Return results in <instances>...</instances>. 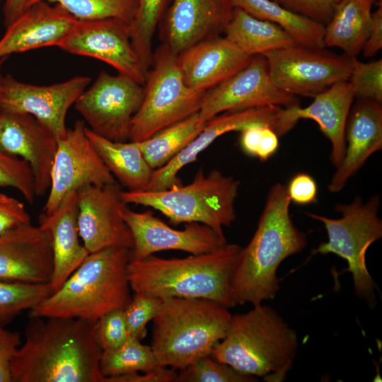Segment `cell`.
<instances>
[{"instance_id":"cell-30","label":"cell","mask_w":382,"mask_h":382,"mask_svg":"<svg viewBox=\"0 0 382 382\" xmlns=\"http://www.w3.org/2000/svg\"><path fill=\"white\" fill-rule=\"evenodd\" d=\"M238 8L257 18L277 24L299 45L325 47V25L292 12L272 0H231Z\"/></svg>"},{"instance_id":"cell-14","label":"cell","mask_w":382,"mask_h":382,"mask_svg":"<svg viewBox=\"0 0 382 382\" xmlns=\"http://www.w3.org/2000/svg\"><path fill=\"white\" fill-rule=\"evenodd\" d=\"M270 105L285 108L300 105L295 96L275 86L265 57L257 54L237 73L206 91L199 116L207 122L224 112Z\"/></svg>"},{"instance_id":"cell-37","label":"cell","mask_w":382,"mask_h":382,"mask_svg":"<svg viewBox=\"0 0 382 382\" xmlns=\"http://www.w3.org/2000/svg\"><path fill=\"white\" fill-rule=\"evenodd\" d=\"M0 187L15 188L29 204L36 197L35 178L29 163L1 149Z\"/></svg>"},{"instance_id":"cell-38","label":"cell","mask_w":382,"mask_h":382,"mask_svg":"<svg viewBox=\"0 0 382 382\" xmlns=\"http://www.w3.org/2000/svg\"><path fill=\"white\" fill-rule=\"evenodd\" d=\"M162 303L161 298L134 292L131 301L124 309L130 337L141 341L146 337V325L159 312Z\"/></svg>"},{"instance_id":"cell-34","label":"cell","mask_w":382,"mask_h":382,"mask_svg":"<svg viewBox=\"0 0 382 382\" xmlns=\"http://www.w3.org/2000/svg\"><path fill=\"white\" fill-rule=\"evenodd\" d=\"M37 1L57 4L80 21L113 18L129 25L138 5V0H33L30 5Z\"/></svg>"},{"instance_id":"cell-44","label":"cell","mask_w":382,"mask_h":382,"mask_svg":"<svg viewBox=\"0 0 382 382\" xmlns=\"http://www.w3.org/2000/svg\"><path fill=\"white\" fill-rule=\"evenodd\" d=\"M21 343V334L0 325V382H12L11 361Z\"/></svg>"},{"instance_id":"cell-41","label":"cell","mask_w":382,"mask_h":382,"mask_svg":"<svg viewBox=\"0 0 382 382\" xmlns=\"http://www.w3.org/2000/svg\"><path fill=\"white\" fill-rule=\"evenodd\" d=\"M285 8L325 25L338 0H272Z\"/></svg>"},{"instance_id":"cell-21","label":"cell","mask_w":382,"mask_h":382,"mask_svg":"<svg viewBox=\"0 0 382 382\" xmlns=\"http://www.w3.org/2000/svg\"><path fill=\"white\" fill-rule=\"evenodd\" d=\"M278 120V111L274 105L227 111L209 120L199 134L180 152L163 166L153 171L145 190L159 191L181 184L178 172L185 166L197 161L198 155L224 134L241 132L253 124L274 127Z\"/></svg>"},{"instance_id":"cell-17","label":"cell","mask_w":382,"mask_h":382,"mask_svg":"<svg viewBox=\"0 0 382 382\" xmlns=\"http://www.w3.org/2000/svg\"><path fill=\"white\" fill-rule=\"evenodd\" d=\"M122 191L117 182L76 190L79 235L89 253L108 247L132 248L131 231L120 213Z\"/></svg>"},{"instance_id":"cell-24","label":"cell","mask_w":382,"mask_h":382,"mask_svg":"<svg viewBox=\"0 0 382 382\" xmlns=\"http://www.w3.org/2000/svg\"><path fill=\"white\" fill-rule=\"evenodd\" d=\"M381 149V103L357 98L347 120L344 156L335 168L328 186V190L332 193L340 192L366 160Z\"/></svg>"},{"instance_id":"cell-5","label":"cell","mask_w":382,"mask_h":382,"mask_svg":"<svg viewBox=\"0 0 382 382\" xmlns=\"http://www.w3.org/2000/svg\"><path fill=\"white\" fill-rule=\"evenodd\" d=\"M297 335L272 307L259 304L233 316L226 337L211 357L245 374L282 381L297 352Z\"/></svg>"},{"instance_id":"cell-49","label":"cell","mask_w":382,"mask_h":382,"mask_svg":"<svg viewBox=\"0 0 382 382\" xmlns=\"http://www.w3.org/2000/svg\"><path fill=\"white\" fill-rule=\"evenodd\" d=\"M6 59V57L0 59V83H1V79H2L1 72V66H2V64L4 63V62L5 61ZM0 110H1V108H0Z\"/></svg>"},{"instance_id":"cell-4","label":"cell","mask_w":382,"mask_h":382,"mask_svg":"<svg viewBox=\"0 0 382 382\" xmlns=\"http://www.w3.org/2000/svg\"><path fill=\"white\" fill-rule=\"evenodd\" d=\"M132 249L108 247L91 253L59 289L29 310L30 318H74L97 321L124 310L131 301L127 265Z\"/></svg>"},{"instance_id":"cell-25","label":"cell","mask_w":382,"mask_h":382,"mask_svg":"<svg viewBox=\"0 0 382 382\" xmlns=\"http://www.w3.org/2000/svg\"><path fill=\"white\" fill-rule=\"evenodd\" d=\"M38 222L51 236L53 272L49 283L52 294L89 255L80 241L76 191L68 193L54 212L40 214Z\"/></svg>"},{"instance_id":"cell-18","label":"cell","mask_w":382,"mask_h":382,"mask_svg":"<svg viewBox=\"0 0 382 382\" xmlns=\"http://www.w3.org/2000/svg\"><path fill=\"white\" fill-rule=\"evenodd\" d=\"M233 8L231 0H170L158 25L162 44L178 55L220 35Z\"/></svg>"},{"instance_id":"cell-8","label":"cell","mask_w":382,"mask_h":382,"mask_svg":"<svg viewBox=\"0 0 382 382\" xmlns=\"http://www.w3.org/2000/svg\"><path fill=\"white\" fill-rule=\"evenodd\" d=\"M381 197L375 195L364 202L356 196L349 204L338 203L335 209L342 216L331 219L306 212L310 218L324 224L328 240L321 243L313 254L333 253L345 259L352 275L354 290L358 296L374 307L375 284L369 274L365 255L368 248L382 237V221L378 216Z\"/></svg>"},{"instance_id":"cell-23","label":"cell","mask_w":382,"mask_h":382,"mask_svg":"<svg viewBox=\"0 0 382 382\" xmlns=\"http://www.w3.org/2000/svg\"><path fill=\"white\" fill-rule=\"evenodd\" d=\"M252 57L220 35L195 44L177 59L185 83L206 92L243 69Z\"/></svg>"},{"instance_id":"cell-40","label":"cell","mask_w":382,"mask_h":382,"mask_svg":"<svg viewBox=\"0 0 382 382\" xmlns=\"http://www.w3.org/2000/svg\"><path fill=\"white\" fill-rule=\"evenodd\" d=\"M97 342L102 351L117 348L130 337L124 310L110 311L101 316L96 323Z\"/></svg>"},{"instance_id":"cell-47","label":"cell","mask_w":382,"mask_h":382,"mask_svg":"<svg viewBox=\"0 0 382 382\" xmlns=\"http://www.w3.org/2000/svg\"><path fill=\"white\" fill-rule=\"evenodd\" d=\"M279 147V136L268 125L263 128L255 157L265 161L272 157Z\"/></svg>"},{"instance_id":"cell-12","label":"cell","mask_w":382,"mask_h":382,"mask_svg":"<svg viewBox=\"0 0 382 382\" xmlns=\"http://www.w3.org/2000/svg\"><path fill=\"white\" fill-rule=\"evenodd\" d=\"M86 127L85 122L79 120L58 139L43 213L54 212L68 193L83 186L117 182L87 137Z\"/></svg>"},{"instance_id":"cell-36","label":"cell","mask_w":382,"mask_h":382,"mask_svg":"<svg viewBox=\"0 0 382 382\" xmlns=\"http://www.w3.org/2000/svg\"><path fill=\"white\" fill-rule=\"evenodd\" d=\"M256 376L243 374L210 355L202 357L178 372L176 382H255Z\"/></svg>"},{"instance_id":"cell-43","label":"cell","mask_w":382,"mask_h":382,"mask_svg":"<svg viewBox=\"0 0 382 382\" xmlns=\"http://www.w3.org/2000/svg\"><path fill=\"white\" fill-rule=\"evenodd\" d=\"M286 191L291 202L297 204H309L317 201L316 182L306 173L296 174L286 186Z\"/></svg>"},{"instance_id":"cell-20","label":"cell","mask_w":382,"mask_h":382,"mask_svg":"<svg viewBox=\"0 0 382 382\" xmlns=\"http://www.w3.org/2000/svg\"><path fill=\"white\" fill-rule=\"evenodd\" d=\"M52 272L51 236L45 227L30 223L0 237V281L49 283Z\"/></svg>"},{"instance_id":"cell-16","label":"cell","mask_w":382,"mask_h":382,"mask_svg":"<svg viewBox=\"0 0 382 382\" xmlns=\"http://www.w3.org/2000/svg\"><path fill=\"white\" fill-rule=\"evenodd\" d=\"M74 54L103 61L119 74L144 84L148 71L132 45L129 25L113 18L79 20L74 28L58 46Z\"/></svg>"},{"instance_id":"cell-22","label":"cell","mask_w":382,"mask_h":382,"mask_svg":"<svg viewBox=\"0 0 382 382\" xmlns=\"http://www.w3.org/2000/svg\"><path fill=\"white\" fill-rule=\"evenodd\" d=\"M78 21L57 4L37 1L6 27L0 39V59L41 47H58Z\"/></svg>"},{"instance_id":"cell-28","label":"cell","mask_w":382,"mask_h":382,"mask_svg":"<svg viewBox=\"0 0 382 382\" xmlns=\"http://www.w3.org/2000/svg\"><path fill=\"white\" fill-rule=\"evenodd\" d=\"M376 0H338L325 25V47H337L357 57L368 37Z\"/></svg>"},{"instance_id":"cell-1","label":"cell","mask_w":382,"mask_h":382,"mask_svg":"<svg viewBox=\"0 0 382 382\" xmlns=\"http://www.w3.org/2000/svg\"><path fill=\"white\" fill-rule=\"evenodd\" d=\"M96 321L30 318L25 342L13 357L12 382H105Z\"/></svg>"},{"instance_id":"cell-42","label":"cell","mask_w":382,"mask_h":382,"mask_svg":"<svg viewBox=\"0 0 382 382\" xmlns=\"http://www.w3.org/2000/svg\"><path fill=\"white\" fill-rule=\"evenodd\" d=\"M30 217L23 203L4 193H0V237L25 224Z\"/></svg>"},{"instance_id":"cell-11","label":"cell","mask_w":382,"mask_h":382,"mask_svg":"<svg viewBox=\"0 0 382 382\" xmlns=\"http://www.w3.org/2000/svg\"><path fill=\"white\" fill-rule=\"evenodd\" d=\"M144 96L142 84L119 74L102 71L74 104L88 128L115 141H127L130 124Z\"/></svg>"},{"instance_id":"cell-31","label":"cell","mask_w":382,"mask_h":382,"mask_svg":"<svg viewBox=\"0 0 382 382\" xmlns=\"http://www.w3.org/2000/svg\"><path fill=\"white\" fill-rule=\"evenodd\" d=\"M205 124L198 112L137 142L146 161L155 170L166 165L188 145Z\"/></svg>"},{"instance_id":"cell-45","label":"cell","mask_w":382,"mask_h":382,"mask_svg":"<svg viewBox=\"0 0 382 382\" xmlns=\"http://www.w3.org/2000/svg\"><path fill=\"white\" fill-rule=\"evenodd\" d=\"M144 373L139 374L138 372H133L106 377L105 382H176L178 375L177 370L162 366Z\"/></svg>"},{"instance_id":"cell-7","label":"cell","mask_w":382,"mask_h":382,"mask_svg":"<svg viewBox=\"0 0 382 382\" xmlns=\"http://www.w3.org/2000/svg\"><path fill=\"white\" fill-rule=\"evenodd\" d=\"M239 186L233 176L216 169L205 174L200 168L187 185H173L159 191H122L121 199L125 204L156 209L173 225L197 222L224 234L223 227L230 226L236 220Z\"/></svg>"},{"instance_id":"cell-48","label":"cell","mask_w":382,"mask_h":382,"mask_svg":"<svg viewBox=\"0 0 382 382\" xmlns=\"http://www.w3.org/2000/svg\"><path fill=\"white\" fill-rule=\"evenodd\" d=\"M33 0H5L4 6V24L6 28L30 5Z\"/></svg>"},{"instance_id":"cell-9","label":"cell","mask_w":382,"mask_h":382,"mask_svg":"<svg viewBox=\"0 0 382 382\" xmlns=\"http://www.w3.org/2000/svg\"><path fill=\"white\" fill-rule=\"evenodd\" d=\"M141 103L130 124V141L145 140L160 130L198 112L206 92L185 82L177 55L161 44L154 52Z\"/></svg>"},{"instance_id":"cell-13","label":"cell","mask_w":382,"mask_h":382,"mask_svg":"<svg viewBox=\"0 0 382 382\" xmlns=\"http://www.w3.org/2000/svg\"><path fill=\"white\" fill-rule=\"evenodd\" d=\"M91 81L89 76H76L63 82L38 86L6 75L2 76L0 83V108L31 115L59 139L68 130L66 117L69 109Z\"/></svg>"},{"instance_id":"cell-2","label":"cell","mask_w":382,"mask_h":382,"mask_svg":"<svg viewBox=\"0 0 382 382\" xmlns=\"http://www.w3.org/2000/svg\"><path fill=\"white\" fill-rule=\"evenodd\" d=\"M290 203L286 185L277 183L270 188L254 235L235 260L231 286L236 306L274 299L279 289L278 267L307 245L306 234L291 220Z\"/></svg>"},{"instance_id":"cell-27","label":"cell","mask_w":382,"mask_h":382,"mask_svg":"<svg viewBox=\"0 0 382 382\" xmlns=\"http://www.w3.org/2000/svg\"><path fill=\"white\" fill-rule=\"evenodd\" d=\"M87 137L103 162L127 191L145 190L154 169L144 157L137 141H115L93 132L87 126Z\"/></svg>"},{"instance_id":"cell-33","label":"cell","mask_w":382,"mask_h":382,"mask_svg":"<svg viewBox=\"0 0 382 382\" xmlns=\"http://www.w3.org/2000/svg\"><path fill=\"white\" fill-rule=\"evenodd\" d=\"M170 0H138L137 9L129 25L132 45L149 72L154 57L153 40Z\"/></svg>"},{"instance_id":"cell-10","label":"cell","mask_w":382,"mask_h":382,"mask_svg":"<svg viewBox=\"0 0 382 382\" xmlns=\"http://www.w3.org/2000/svg\"><path fill=\"white\" fill-rule=\"evenodd\" d=\"M263 56L276 87L290 95L313 98L337 82L348 81L357 60L344 52L296 43Z\"/></svg>"},{"instance_id":"cell-19","label":"cell","mask_w":382,"mask_h":382,"mask_svg":"<svg viewBox=\"0 0 382 382\" xmlns=\"http://www.w3.org/2000/svg\"><path fill=\"white\" fill-rule=\"evenodd\" d=\"M57 141V137L31 115L0 110V149L29 163L36 197L49 191Z\"/></svg>"},{"instance_id":"cell-15","label":"cell","mask_w":382,"mask_h":382,"mask_svg":"<svg viewBox=\"0 0 382 382\" xmlns=\"http://www.w3.org/2000/svg\"><path fill=\"white\" fill-rule=\"evenodd\" d=\"M120 213L132 236L133 260L170 250L198 255L216 250L227 243L224 234L201 223H187L183 230L174 229L156 217L151 210L137 212L125 203Z\"/></svg>"},{"instance_id":"cell-26","label":"cell","mask_w":382,"mask_h":382,"mask_svg":"<svg viewBox=\"0 0 382 382\" xmlns=\"http://www.w3.org/2000/svg\"><path fill=\"white\" fill-rule=\"evenodd\" d=\"M354 93L349 81H342L313 97L306 108H294L298 120H314L331 144L330 160L336 168L345 149V128Z\"/></svg>"},{"instance_id":"cell-39","label":"cell","mask_w":382,"mask_h":382,"mask_svg":"<svg viewBox=\"0 0 382 382\" xmlns=\"http://www.w3.org/2000/svg\"><path fill=\"white\" fill-rule=\"evenodd\" d=\"M354 97L382 103V59L369 63L357 60L348 80Z\"/></svg>"},{"instance_id":"cell-3","label":"cell","mask_w":382,"mask_h":382,"mask_svg":"<svg viewBox=\"0 0 382 382\" xmlns=\"http://www.w3.org/2000/svg\"><path fill=\"white\" fill-rule=\"evenodd\" d=\"M241 248L227 243L216 250L183 258L152 254L131 259L127 265L131 289L161 299L202 298L234 307L231 277Z\"/></svg>"},{"instance_id":"cell-29","label":"cell","mask_w":382,"mask_h":382,"mask_svg":"<svg viewBox=\"0 0 382 382\" xmlns=\"http://www.w3.org/2000/svg\"><path fill=\"white\" fill-rule=\"evenodd\" d=\"M224 36L246 54H265L295 44L292 37L277 24L257 18L234 8L224 30Z\"/></svg>"},{"instance_id":"cell-6","label":"cell","mask_w":382,"mask_h":382,"mask_svg":"<svg viewBox=\"0 0 382 382\" xmlns=\"http://www.w3.org/2000/svg\"><path fill=\"white\" fill-rule=\"evenodd\" d=\"M209 299L167 297L153 319L151 347L158 364L180 371L211 355L226 335L233 315Z\"/></svg>"},{"instance_id":"cell-35","label":"cell","mask_w":382,"mask_h":382,"mask_svg":"<svg viewBox=\"0 0 382 382\" xmlns=\"http://www.w3.org/2000/svg\"><path fill=\"white\" fill-rule=\"evenodd\" d=\"M50 283L0 281V325L4 327L25 310H30L51 294Z\"/></svg>"},{"instance_id":"cell-32","label":"cell","mask_w":382,"mask_h":382,"mask_svg":"<svg viewBox=\"0 0 382 382\" xmlns=\"http://www.w3.org/2000/svg\"><path fill=\"white\" fill-rule=\"evenodd\" d=\"M159 366L151 346L132 337L117 348L103 351L100 359V369L105 378L147 372Z\"/></svg>"},{"instance_id":"cell-46","label":"cell","mask_w":382,"mask_h":382,"mask_svg":"<svg viewBox=\"0 0 382 382\" xmlns=\"http://www.w3.org/2000/svg\"><path fill=\"white\" fill-rule=\"evenodd\" d=\"M382 48V4L372 11L371 24L368 37L363 46L362 53L365 57H372Z\"/></svg>"}]
</instances>
